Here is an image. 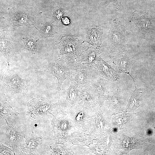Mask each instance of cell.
I'll return each instance as SVG.
<instances>
[{
	"instance_id": "16",
	"label": "cell",
	"mask_w": 155,
	"mask_h": 155,
	"mask_svg": "<svg viewBox=\"0 0 155 155\" xmlns=\"http://www.w3.org/2000/svg\"><path fill=\"white\" fill-rule=\"evenodd\" d=\"M98 49L91 47L82 51L78 59V63L95 64L100 56V52Z\"/></svg>"
},
{
	"instance_id": "6",
	"label": "cell",
	"mask_w": 155,
	"mask_h": 155,
	"mask_svg": "<svg viewBox=\"0 0 155 155\" xmlns=\"http://www.w3.org/2000/svg\"><path fill=\"white\" fill-rule=\"evenodd\" d=\"M76 71L77 73L73 80L79 86L90 85L98 78L94 65L79 63Z\"/></svg>"
},
{
	"instance_id": "9",
	"label": "cell",
	"mask_w": 155,
	"mask_h": 155,
	"mask_svg": "<svg viewBox=\"0 0 155 155\" xmlns=\"http://www.w3.org/2000/svg\"><path fill=\"white\" fill-rule=\"evenodd\" d=\"M95 71L101 78L111 82L118 81L120 78L119 74L99 56L95 64Z\"/></svg>"
},
{
	"instance_id": "10",
	"label": "cell",
	"mask_w": 155,
	"mask_h": 155,
	"mask_svg": "<svg viewBox=\"0 0 155 155\" xmlns=\"http://www.w3.org/2000/svg\"><path fill=\"white\" fill-rule=\"evenodd\" d=\"M113 61L118 72L127 73L133 78L130 73L135 61L132 55L125 51H120L115 56Z\"/></svg>"
},
{
	"instance_id": "18",
	"label": "cell",
	"mask_w": 155,
	"mask_h": 155,
	"mask_svg": "<svg viewBox=\"0 0 155 155\" xmlns=\"http://www.w3.org/2000/svg\"><path fill=\"white\" fill-rule=\"evenodd\" d=\"M135 87L134 90L131 93V97L126 107V110L128 112H133L140 106V101L142 92V89L138 88L135 86V80L132 78Z\"/></svg>"
},
{
	"instance_id": "8",
	"label": "cell",
	"mask_w": 155,
	"mask_h": 155,
	"mask_svg": "<svg viewBox=\"0 0 155 155\" xmlns=\"http://www.w3.org/2000/svg\"><path fill=\"white\" fill-rule=\"evenodd\" d=\"M98 104L91 106V117L88 130L95 136L101 135L104 129V122Z\"/></svg>"
},
{
	"instance_id": "2",
	"label": "cell",
	"mask_w": 155,
	"mask_h": 155,
	"mask_svg": "<svg viewBox=\"0 0 155 155\" xmlns=\"http://www.w3.org/2000/svg\"><path fill=\"white\" fill-rule=\"evenodd\" d=\"M57 112L51 121L57 144H63L70 139L71 134L77 129L66 111Z\"/></svg>"
},
{
	"instance_id": "14",
	"label": "cell",
	"mask_w": 155,
	"mask_h": 155,
	"mask_svg": "<svg viewBox=\"0 0 155 155\" xmlns=\"http://www.w3.org/2000/svg\"><path fill=\"white\" fill-rule=\"evenodd\" d=\"M65 103L69 108L78 104L81 101L79 94V86L73 80L67 90Z\"/></svg>"
},
{
	"instance_id": "17",
	"label": "cell",
	"mask_w": 155,
	"mask_h": 155,
	"mask_svg": "<svg viewBox=\"0 0 155 155\" xmlns=\"http://www.w3.org/2000/svg\"><path fill=\"white\" fill-rule=\"evenodd\" d=\"M102 30L100 28L92 27L88 31L86 40L94 47L99 49L102 43Z\"/></svg>"
},
{
	"instance_id": "21",
	"label": "cell",
	"mask_w": 155,
	"mask_h": 155,
	"mask_svg": "<svg viewBox=\"0 0 155 155\" xmlns=\"http://www.w3.org/2000/svg\"><path fill=\"white\" fill-rule=\"evenodd\" d=\"M6 133L8 140L11 142H15L19 140L20 134L15 126L9 124L7 121Z\"/></svg>"
},
{
	"instance_id": "15",
	"label": "cell",
	"mask_w": 155,
	"mask_h": 155,
	"mask_svg": "<svg viewBox=\"0 0 155 155\" xmlns=\"http://www.w3.org/2000/svg\"><path fill=\"white\" fill-rule=\"evenodd\" d=\"M79 94L81 101L90 106L98 104L90 85L79 86Z\"/></svg>"
},
{
	"instance_id": "20",
	"label": "cell",
	"mask_w": 155,
	"mask_h": 155,
	"mask_svg": "<svg viewBox=\"0 0 155 155\" xmlns=\"http://www.w3.org/2000/svg\"><path fill=\"white\" fill-rule=\"evenodd\" d=\"M57 144L51 146V155L74 154L71 148L66 147L63 144Z\"/></svg>"
},
{
	"instance_id": "26",
	"label": "cell",
	"mask_w": 155,
	"mask_h": 155,
	"mask_svg": "<svg viewBox=\"0 0 155 155\" xmlns=\"http://www.w3.org/2000/svg\"><path fill=\"white\" fill-rule=\"evenodd\" d=\"M62 21L63 23L65 25L69 24L70 23L69 19L67 17H65L63 18Z\"/></svg>"
},
{
	"instance_id": "13",
	"label": "cell",
	"mask_w": 155,
	"mask_h": 155,
	"mask_svg": "<svg viewBox=\"0 0 155 155\" xmlns=\"http://www.w3.org/2000/svg\"><path fill=\"white\" fill-rule=\"evenodd\" d=\"M42 140V136H38L32 132L31 135L26 138L21 145L22 152L26 154H33L38 146L41 143Z\"/></svg>"
},
{
	"instance_id": "27",
	"label": "cell",
	"mask_w": 155,
	"mask_h": 155,
	"mask_svg": "<svg viewBox=\"0 0 155 155\" xmlns=\"http://www.w3.org/2000/svg\"><path fill=\"white\" fill-rule=\"evenodd\" d=\"M114 3L117 5L120 6L122 0H111Z\"/></svg>"
},
{
	"instance_id": "23",
	"label": "cell",
	"mask_w": 155,
	"mask_h": 155,
	"mask_svg": "<svg viewBox=\"0 0 155 155\" xmlns=\"http://www.w3.org/2000/svg\"><path fill=\"white\" fill-rule=\"evenodd\" d=\"M53 30V27L52 24L46 23L42 27V35L44 36H50L52 35Z\"/></svg>"
},
{
	"instance_id": "12",
	"label": "cell",
	"mask_w": 155,
	"mask_h": 155,
	"mask_svg": "<svg viewBox=\"0 0 155 155\" xmlns=\"http://www.w3.org/2000/svg\"><path fill=\"white\" fill-rule=\"evenodd\" d=\"M103 78H97L90 85L100 106L107 99L109 92L107 90V85Z\"/></svg>"
},
{
	"instance_id": "11",
	"label": "cell",
	"mask_w": 155,
	"mask_h": 155,
	"mask_svg": "<svg viewBox=\"0 0 155 155\" xmlns=\"http://www.w3.org/2000/svg\"><path fill=\"white\" fill-rule=\"evenodd\" d=\"M95 136L85 128L77 129L71 135L70 139L73 145L89 146L93 143Z\"/></svg>"
},
{
	"instance_id": "4",
	"label": "cell",
	"mask_w": 155,
	"mask_h": 155,
	"mask_svg": "<svg viewBox=\"0 0 155 155\" xmlns=\"http://www.w3.org/2000/svg\"><path fill=\"white\" fill-rule=\"evenodd\" d=\"M66 111L77 129L82 127L88 130L91 117V106L80 101Z\"/></svg>"
},
{
	"instance_id": "19",
	"label": "cell",
	"mask_w": 155,
	"mask_h": 155,
	"mask_svg": "<svg viewBox=\"0 0 155 155\" xmlns=\"http://www.w3.org/2000/svg\"><path fill=\"white\" fill-rule=\"evenodd\" d=\"M1 51L7 59L9 68V61L15 53V50L10 41L4 40L1 43Z\"/></svg>"
},
{
	"instance_id": "24",
	"label": "cell",
	"mask_w": 155,
	"mask_h": 155,
	"mask_svg": "<svg viewBox=\"0 0 155 155\" xmlns=\"http://www.w3.org/2000/svg\"><path fill=\"white\" fill-rule=\"evenodd\" d=\"M13 151L2 144L0 145V155H14Z\"/></svg>"
},
{
	"instance_id": "25",
	"label": "cell",
	"mask_w": 155,
	"mask_h": 155,
	"mask_svg": "<svg viewBox=\"0 0 155 155\" xmlns=\"http://www.w3.org/2000/svg\"><path fill=\"white\" fill-rule=\"evenodd\" d=\"M62 15V11L60 9L56 10L54 13V17L57 20H59L61 18Z\"/></svg>"
},
{
	"instance_id": "5",
	"label": "cell",
	"mask_w": 155,
	"mask_h": 155,
	"mask_svg": "<svg viewBox=\"0 0 155 155\" xmlns=\"http://www.w3.org/2000/svg\"><path fill=\"white\" fill-rule=\"evenodd\" d=\"M1 79L8 89L13 93H23L26 89V80L9 68L3 73Z\"/></svg>"
},
{
	"instance_id": "22",
	"label": "cell",
	"mask_w": 155,
	"mask_h": 155,
	"mask_svg": "<svg viewBox=\"0 0 155 155\" xmlns=\"http://www.w3.org/2000/svg\"><path fill=\"white\" fill-rule=\"evenodd\" d=\"M26 47L30 52L35 54L37 52V46L36 42L33 39L27 38L24 40Z\"/></svg>"
},
{
	"instance_id": "1",
	"label": "cell",
	"mask_w": 155,
	"mask_h": 155,
	"mask_svg": "<svg viewBox=\"0 0 155 155\" xmlns=\"http://www.w3.org/2000/svg\"><path fill=\"white\" fill-rule=\"evenodd\" d=\"M78 63L67 58L61 57L49 63L39 71L48 72L57 80V92L59 94L63 82L67 79L73 80L72 74L76 71Z\"/></svg>"
},
{
	"instance_id": "7",
	"label": "cell",
	"mask_w": 155,
	"mask_h": 155,
	"mask_svg": "<svg viewBox=\"0 0 155 155\" xmlns=\"http://www.w3.org/2000/svg\"><path fill=\"white\" fill-rule=\"evenodd\" d=\"M61 57L77 60L82 52L80 42L74 39L67 38L63 39L60 45Z\"/></svg>"
},
{
	"instance_id": "3",
	"label": "cell",
	"mask_w": 155,
	"mask_h": 155,
	"mask_svg": "<svg viewBox=\"0 0 155 155\" xmlns=\"http://www.w3.org/2000/svg\"><path fill=\"white\" fill-rule=\"evenodd\" d=\"M27 105L28 110L26 114L33 119L42 118L60 109L59 102L54 103L41 97L33 98L28 103Z\"/></svg>"
}]
</instances>
